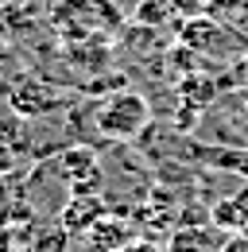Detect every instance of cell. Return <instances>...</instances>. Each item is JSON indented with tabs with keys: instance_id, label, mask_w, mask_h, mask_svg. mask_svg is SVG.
Returning <instances> with one entry per match:
<instances>
[{
	"instance_id": "4",
	"label": "cell",
	"mask_w": 248,
	"mask_h": 252,
	"mask_svg": "<svg viewBox=\"0 0 248 252\" xmlns=\"http://www.w3.org/2000/svg\"><path fill=\"white\" fill-rule=\"evenodd\" d=\"M229 233L214 221H190L167 237V252H221Z\"/></svg>"
},
{
	"instance_id": "10",
	"label": "cell",
	"mask_w": 248,
	"mask_h": 252,
	"mask_svg": "<svg viewBox=\"0 0 248 252\" xmlns=\"http://www.w3.org/2000/svg\"><path fill=\"white\" fill-rule=\"evenodd\" d=\"M0 252H28V245L16 237V229L8 221H0Z\"/></svg>"
},
{
	"instance_id": "13",
	"label": "cell",
	"mask_w": 248,
	"mask_h": 252,
	"mask_svg": "<svg viewBox=\"0 0 248 252\" xmlns=\"http://www.w3.org/2000/svg\"><path fill=\"white\" fill-rule=\"evenodd\" d=\"M233 78H237L241 90H248V55H241V63H237V70H233Z\"/></svg>"
},
{
	"instance_id": "2",
	"label": "cell",
	"mask_w": 248,
	"mask_h": 252,
	"mask_svg": "<svg viewBox=\"0 0 248 252\" xmlns=\"http://www.w3.org/2000/svg\"><path fill=\"white\" fill-rule=\"evenodd\" d=\"M179 39H183L186 51L206 55V63H210V59H233V55L241 51V39L229 32L225 24H217L214 16H194V20H186ZM233 63H237V59H233Z\"/></svg>"
},
{
	"instance_id": "12",
	"label": "cell",
	"mask_w": 248,
	"mask_h": 252,
	"mask_svg": "<svg viewBox=\"0 0 248 252\" xmlns=\"http://www.w3.org/2000/svg\"><path fill=\"white\" fill-rule=\"evenodd\" d=\"M221 252H248V237L245 233H229V241H225Z\"/></svg>"
},
{
	"instance_id": "14",
	"label": "cell",
	"mask_w": 248,
	"mask_h": 252,
	"mask_svg": "<svg viewBox=\"0 0 248 252\" xmlns=\"http://www.w3.org/2000/svg\"><path fill=\"white\" fill-rule=\"evenodd\" d=\"M0 198H4V175H0Z\"/></svg>"
},
{
	"instance_id": "1",
	"label": "cell",
	"mask_w": 248,
	"mask_h": 252,
	"mask_svg": "<svg viewBox=\"0 0 248 252\" xmlns=\"http://www.w3.org/2000/svg\"><path fill=\"white\" fill-rule=\"evenodd\" d=\"M93 125H97V132H101L105 140H136V136H144L148 125H152V109H148L144 94L121 90V94H109L97 105Z\"/></svg>"
},
{
	"instance_id": "6",
	"label": "cell",
	"mask_w": 248,
	"mask_h": 252,
	"mask_svg": "<svg viewBox=\"0 0 248 252\" xmlns=\"http://www.w3.org/2000/svg\"><path fill=\"white\" fill-rule=\"evenodd\" d=\"M59 218H62L59 225L70 233V237H82V233H90L101 218H109V206H105L97 194H74V198L62 206Z\"/></svg>"
},
{
	"instance_id": "9",
	"label": "cell",
	"mask_w": 248,
	"mask_h": 252,
	"mask_svg": "<svg viewBox=\"0 0 248 252\" xmlns=\"http://www.w3.org/2000/svg\"><path fill=\"white\" fill-rule=\"evenodd\" d=\"M167 8H171V16L175 20H194V16H206V8H210V0H163Z\"/></svg>"
},
{
	"instance_id": "3",
	"label": "cell",
	"mask_w": 248,
	"mask_h": 252,
	"mask_svg": "<svg viewBox=\"0 0 248 252\" xmlns=\"http://www.w3.org/2000/svg\"><path fill=\"white\" fill-rule=\"evenodd\" d=\"M55 171H59L62 183L70 187V194H97V187H101V159L93 156L90 148L62 152Z\"/></svg>"
},
{
	"instance_id": "5",
	"label": "cell",
	"mask_w": 248,
	"mask_h": 252,
	"mask_svg": "<svg viewBox=\"0 0 248 252\" xmlns=\"http://www.w3.org/2000/svg\"><path fill=\"white\" fill-rule=\"evenodd\" d=\"M31 159V128L20 121H0V175L20 171Z\"/></svg>"
},
{
	"instance_id": "11",
	"label": "cell",
	"mask_w": 248,
	"mask_h": 252,
	"mask_svg": "<svg viewBox=\"0 0 248 252\" xmlns=\"http://www.w3.org/2000/svg\"><path fill=\"white\" fill-rule=\"evenodd\" d=\"M121 252H167L163 245H155V241H128Z\"/></svg>"
},
{
	"instance_id": "8",
	"label": "cell",
	"mask_w": 248,
	"mask_h": 252,
	"mask_svg": "<svg viewBox=\"0 0 248 252\" xmlns=\"http://www.w3.org/2000/svg\"><path fill=\"white\" fill-rule=\"evenodd\" d=\"M214 225H221L225 233H245L248 237V187L237 190L233 198L214 206Z\"/></svg>"
},
{
	"instance_id": "7",
	"label": "cell",
	"mask_w": 248,
	"mask_h": 252,
	"mask_svg": "<svg viewBox=\"0 0 248 252\" xmlns=\"http://www.w3.org/2000/svg\"><path fill=\"white\" fill-rule=\"evenodd\" d=\"M12 105L20 109V117H24V121H35V117L51 113V109L59 105V97H55V90H51L47 82H39V78H24V82H16Z\"/></svg>"
}]
</instances>
